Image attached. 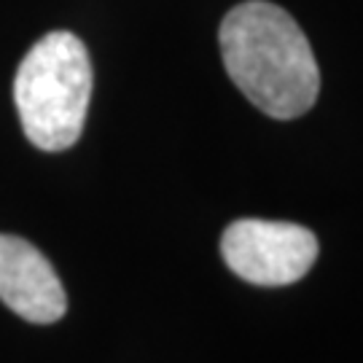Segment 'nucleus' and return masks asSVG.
<instances>
[{
  "label": "nucleus",
  "instance_id": "1",
  "mask_svg": "<svg viewBox=\"0 0 363 363\" xmlns=\"http://www.w3.org/2000/svg\"><path fill=\"white\" fill-rule=\"evenodd\" d=\"M220 57L234 86L261 113L298 118L320 94V70L298 22L269 0H245L223 16Z\"/></svg>",
  "mask_w": 363,
  "mask_h": 363
},
{
  "label": "nucleus",
  "instance_id": "2",
  "mask_svg": "<svg viewBox=\"0 0 363 363\" xmlns=\"http://www.w3.org/2000/svg\"><path fill=\"white\" fill-rule=\"evenodd\" d=\"M91 97L86 46L67 30L49 33L27 52L13 78V100L27 140L40 151H65L81 138Z\"/></svg>",
  "mask_w": 363,
  "mask_h": 363
},
{
  "label": "nucleus",
  "instance_id": "3",
  "mask_svg": "<svg viewBox=\"0 0 363 363\" xmlns=\"http://www.w3.org/2000/svg\"><path fill=\"white\" fill-rule=\"evenodd\" d=\"M318 237L288 220L240 218L220 237V256L237 277L253 286H291L312 269Z\"/></svg>",
  "mask_w": 363,
  "mask_h": 363
},
{
  "label": "nucleus",
  "instance_id": "4",
  "mask_svg": "<svg viewBox=\"0 0 363 363\" xmlns=\"http://www.w3.org/2000/svg\"><path fill=\"white\" fill-rule=\"evenodd\" d=\"M0 301L38 325L57 323L67 310L65 288L49 259L13 234H0Z\"/></svg>",
  "mask_w": 363,
  "mask_h": 363
}]
</instances>
